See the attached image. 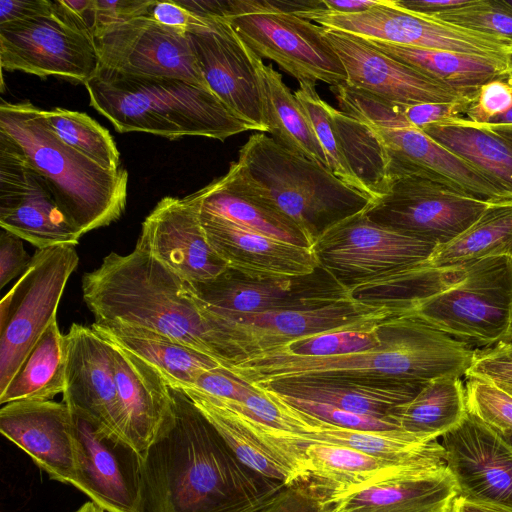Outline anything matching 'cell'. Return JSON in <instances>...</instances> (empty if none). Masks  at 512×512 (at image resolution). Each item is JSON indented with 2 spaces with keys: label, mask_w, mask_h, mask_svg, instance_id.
<instances>
[{
  "label": "cell",
  "mask_w": 512,
  "mask_h": 512,
  "mask_svg": "<svg viewBox=\"0 0 512 512\" xmlns=\"http://www.w3.org/2000/svg\"><path fill=\"white\" fill-rule=\"evenodd\" d=\"M174 419L143 455L142 512H250L286 484L244 465L180 389Z\"/></svg>",
  "instance_id": "cell-1"
},
{
  "label": "cell",
  "mask_w": 512,
  "mask_h": 512,
  "mask_svg": "<svg viewBox=\"0 0 512 512\" xmlns=\"http://www.w3.org/2000/svg\"><path fill=\"white\" fill-rule=\"evenodd\" d=\"M476 353L468 343L426 323L412 307L382 323V340L371 349L327 357L269 351L226 369L250 385L293 377L425 384L465 376Z\"/></svg>",
  "instance_id": "cell-2"
},
{
  "label": "cell",
  "mask_w": 512,
  "mask_h": 512,
  "mask_svg": "<svg viewBox=\"0 0 512 512\" xmlns=\"http://www.w3.org/2000/svg\"><path fill=\"white\" fill-rule=\"evenodd\" d=\"M81 283L94 322L143 327L219 363L217 315L200 301L192 283L143 249L135 246L126 255L109 253L96 269L83 275Z\"/></svg>",
  "instance_id": "cell-3"
},
{
  "label": "cell",
  "mask_w": 512,
  "mask_h": 512,
  "mask_svg": "<svg viewBox=\"0 0 512 512\" xmlns=\"http://www.w3.org/2000/svg\"><path fill=\"white\" fill-rule=\"evenodd\" d=\"M222 177L296 224L311 248L327 228L373 203L329 169L287 151L263 132L248 138Z\"/></svg>",
  "instance_id": "cell-4"
},
{
  "label": "cell",
  "mask_w": 512,
  "mask_h": 512,
  "mask_svg": "<svg viewBox=\"0 0 512 512\" xmlns=\"http://www.w3.org/2000/svg\"><path fill=\"white\" fill-rule=\"evenodd\" d=\"M90 105L120 133L169 139L201 136L220 141L257 130L208 88L167 77L123 74L100 67L85 84Z\"/></svg>",
  "instance_id": "cell-5"
},
{
  "label": "cell",
  "mask_w": 512,
  "mask_h": 512,
  "mask_svg": "<svg viewBox=\"0 0 512 512\" xmlns=\"http://www.w3.org/2000/svg\"><path fill=\"white\" fill-rule=\"evenodd\" d=\"M0 130L46 179L82 236L121 217L127 202V171L105 170L60 141L47 126L42 109L29 101H2Z\"/></svg>",
  "instance_id": "cell-6"
},
{
  "label": "cell",
  "mask_w": 512,
  "mask_h": 512,
  "mask_svg": "<svg viewBox=\"0 0 512 512\" xmlns=\"http://www.w3.org/2000/svg\"><path fill=\"white\" fill-rule=\"evenodd\" d=\"M331 92L342 112L365 122L376 133L387 152L392 181L420 176L481 200L511 199L464 159L410 125L401 107L345 84Z\"/></svg>",
  "instance_id": "cell-7"
},
{
  "label": "cell",
  "mask_w": 512,
  "mask_h": 512,
  "mask_svg": "<svg viewBox=\"0 0 512 512\" xmlns=\"http://www.w3.org/2000/svg\"><path fill=\"white\" fill-rule=\"evenodd\" d=\"M262 60L269 59L298 82L343 85L338 55L313 24L272 0H228L220 15Z\"/></svg>",
  "instance_id": "cell-8"
},
{
  "label": "cell",
  "mask_w": 512,
  "mask_h": 512,
  "mask_svg": "<svg viewBox=\"0 0 512 512\" xmlns=\"http://www.w3.org/2000/svg\"><path fill=\"white\" fill-rule=\"evenodd\" d=\"M413 312L463 342H507L512 327V258L491 257L465 265L462 276L421 300Z\"/></svg>",
  "instance_id": "cell-9"
},
{
  "label": "cell",
  "mask_w": 512,
  "mask_h": 512,
  "mask_svg": "<svg viewBox=\"0 0 512 512\" xmlns=\"http://www.w3.org/2000/svg\"><path fill=\"white\" fill-rule=\"evenodd\" d=\"M79 263L73 245L37 249L0 303V392L46 329L57 320L67 281Z\"/></svg>",
  "instance_id": "cell-10"
},
{
  "label": "cell",
  "mask_w": 512,
  "mask_h": 512,
  "mask_svg": "<svg viewBox=\"0 0 512 512\" xmlns=\"http://www.w3.org/2000/svg\"><path fill=\"white\" fill-rule=\"evenodd\" d=\"M0 63L3 70L84 84L100 68L92 33L62 1L43 14L1 24Z\"/></svg>",
  "instance_id": "cell-11"
},
{
  "label": "cell",
  "mask_w": 512,
  "mask_h": 512,
  "mask_svg": "<svg viewBox=\"0 0 512 512\" xmlns=\"http://www.w3.org/2000/svg\"><path fill=\"white\" fill-rule=\"evenodd\" d=\"M410 308L404 304H375L348 298L311 308L216 314L221 329L220 364L228 368L300 338L386 318Z\"/></svg>",
  "instance_id": "cell-12"
},
{
  "label": "cell",
  "mask_w": 512,
  "mask_h": 512,
  "mask_svg": "<svg viewBox=\"0 0 512 512\" xmlns=\"http://www.w3.org/2000/svg\"><path fill=\"white\" fill-rule=\"evenodd\" d=\"M435 248L370 220L364 211L327 228L312 246L319 266L349 294L375 280L425 263Z\"/></svg>",
  "instance_id": "cell-13"
},
{
  "label": "cell",
  "mask_w": 512,
  "mask_h": 512,
  "mask_svg": "<svg viewBox=\"0 0 512 512\" xmlns=\"http://www.w3.org/2000/svg\"><path fill=\"white\" fill-rule=\"evenodd\" d=\"M489 203L429 178L405 176L364 212L380 225L439 246L468 229Z\"/></svg>",
  "instance_id": "cell-14"
},
{
  "label": "cell",
  "mask_w": 512,
  "mask_h": 512,
  "mask_svg": "<svg viewBox=\"0 0 512 512\" xmlns=\"http://www.w3.org/2000/svg\"><path fill=\"white\" fill-rule=\"evenodd\" d=\"M69 408L77 463L75 488L105 512H142L143 456L89 414Z\"/></svg>",
  "instance_id": "cell-15"
},
{
  "label": "cell",
  "mask_w": 512,
  "mask_h": 512,
  "mask_svg": "<svg viewBox=\"0 0 512 512\" xmlns=\"http://www.w3.org/2000/svg\"><path fill=\"white\" fill-rule=\"evenodd\" d=\"M0 227L37 249L75 246L82 237L58 204L46 179L1 130Z\"/></svg>",
  "instance_id": "cell-16"
},
{
  "label": "cell",
  "mask_w": 512,
  "mask_h": 512,
  "mask_svg": "<svg viewBox=\"0 0 512 512\" xmlns=\"http://www.w3.org/2000/svg\"><path fill=\"white\" fill-rule=\"evenodd\" d=\"M93 39L100 67L128 75L182 79L208 88L187 34L147 16L99 28Z\"/></svg>",
  "instance_id": "cell-17"
},
{
  "label": "cell",
  "mask_w": 512,
  "mask_h": 512,
  "mask_svg": "<svg viewBox=\"0 0 512 512\" xmlns=\"http://www.w3.org/2000/svg\"><path fill=\"white\" fill-rule=\"evenodd\" d=\"M200 301L218 315L318 307L353 298L322 267L312 274L255 279L227 268L218 277L193 284Z\"/></svg>",
  "instance_id": "cell-18"
},
{
  "label": "cell",
  "mask_w": 512,
  "mask_h": 512,
  "mask_svg": "<svg viewBox=\"0 0 512 512\" xmlns=\"http://www.w3.org/2000/svg\"><path fill=\"white\" fill-rule=\"evenodd\" d=\"M347 75L346 85L399 107L422 103H473L457 91L380 51L370 41L323 27Z\"/></svg>",
  "instance_id": "cell-19"
},
{
  "label": "cell",
  "mask_w": 512,
  "mask_h": 512,
  "mask_svg": "<svg viewBox=\"0 0 512 512\" xmlns=\"http://www.w3.org/2000/svg\"><path fill=\"white\" fill-rule=\"evenodd\" d=\"M204 24L187 33L209 88L237 117L267 132L262 95L249 48L221 16L200 15Z\"/></svg>",
  "instance_id": "cell-20"
},
{
  "label": "cell",
  "mask_w": 512,
  "mask_h": 512,
  "mask_svg": "<svg viewBox=\"0 0 512 512\" xmlns=\"http://www.w3.org/2000/svg\"><path fill=\"white\" fill-rule=\"evenodd\" d=\"M135 246L192 284L212 280L228 268L209 244L190 194L162 198L143 221Z\"/></svg>",
  "instance_id": "cell-21"
},
{
  "label": "cell",
  "mask_w": 512,
  "mask_h": 512,
  "mask_svg": "<svg viewBox=\"0 0 512 512\" xmlns=\"http://www.w3.org/2000/svg\"><path fill=\"white\" fill-rule=\"evenodd\" d=\"M441 444L458 496L512 508V448L500 434L467 411Z\"/></svg>",
  "instance_id": "cell-22"
},
{
  "label": "cell",
  "mask_w": 512,
  "mask_h": 512,
  "mask_svg": "<svg viewBox=\"0 0 512 512\" xmlns=\"http://www.w3.org/2000/svg\"><path fill=\"white\" fill-rule=\"evenodd\" d=\"M0 431L52 480L75 487L74 427L71 410L64 401L6 403L0 409Z\"/></svg>",
  "instance_id": "cell-23"
},
{
  "label": "cell",
  "mask_w": 512,
  "mask_h": 512,
  "mask_svg": "<svg viewBox=\"0 0 512 512\" xmlns=\"http://www.w3.org/2000/svg\"><path fill=\"white\" fill-rule=\"evenodd\" d=\"M66 343V386L62 401L124 438L110 342L91 326L73 323L66 334Z\"/></svg>",
  "instance_id": "cell-24"
},
{
  "label": "cell",
  "mask_w": 512,
  "mask_h": 512,
  "mask_svg": "<svg viewBox=\"0 0 512 512\" xmlns=\"http://www.w3.org/2000/svg\"><path fill=\"white\" fill-rule=\"evenodd\" d=\"M206 238L231 268L255 279L288 278L312 274L319 267L314 250L241 227L200 211Z\"/></svg>",
  "instance_id": "cell-25"
},
{
  "label": "cell",
  "mask_w": 512,
  "mask_h": 512,
  "mask_svg": "<svg viewBox=\"0 0 512 512\" xmlns=\"http://www.w3.org/2000/svg\"><path fill=\"white\" fill-rule=\"evenodd\" d=\"M109 342L122 416V434L143 456L174 419L170 386L151 365Z\"/></svg>",
  "instance_id": "cell-26"
},
{
  "label": "cell",
  "mask_w": 512,
  "mask_h": 512,
  "mask_svg": "<svg viewBox=\"0 0 512 512\" xmlns=\"http://www.w3.org/2000/svg\"><path fill=\"white\" fill-rule=\"evenodd\" d=\"M458 496L448 469L394 476L320 497L323 512H448Z\"/></svg>",
  "instance_id": "cell-27"
},
{
  "label": "cell",
  "mask_w": 512,
  "mask_h": 512,
  "mask_svg": "<svg viewBox=\"0 0 512 512\" xmlns=\"http://www.w3.org/2000/svg\"><path fill=\"white\" fill-rule=\"evenodd\" d=\"M423 385L293 377L252 386L280 396L326 403L354 413L392 420L394 410L415 397Z\"/></svg>",
  "instance_id": "cell-28"
},
{
  "label": "cell",
  "mask_w": 512,
  "mask_h": 512,
  "mask_svg": "<svg viewBox=\"0 0 512 512\" xmlns=\"http://www.w3.org/2000/svg\"><path fill=\"white\" fill-rule=\"evenodd\" d=\"M284 404L291 422L290 432L307 439L345 446L395 461L447 466L444 448L437 440L424 441L402 430L344 428L311 416L285 401Z\"/></svg>",
  "instance_id": "cell-29"
},
{
  "label": "cell",
  "mask_w": 512,
  "mask_h": 512,
  "mask_svg": "<svg viewBox=\"0 0 512 512\" xmlns=\"http://www.w3.org/2000/svg\"><path fill=\"white\" fill-rule=\"evenodd\" d=\"M91 327L151 365L172 388H190L202 373L222 367L210 356L143 327L96 322Z\"/></svg>",
  "instance_id": "cell-30"
},
{
  "label": "cell",
  "mask_w": 512,
  "mask_h": 512,
  "mask_svg": "<svg viewBox=\"0 0 512 512\" xmlns=\"http://www.w3.org/2000/svg\"><path fill=\"white\" fill-rule=\"evenodd\" d=\"M249 53L257 71L263 116L270 137L287 151L329 169L308 116L282 75L272 65L264 64L250 48Z\"/></svg>",
  "instance_id": "cell-31"
},
{
  "label": "cell",
  "mask_w": 512,
  "mask_h": 512,
  "mask_svg": "<svg viewBox=\"0 0 512 512\" xmlns=\"http://www.w3.org/2000/svg\"><path fill=\"white\" fill-rule=\"evenodd\" d=\"M422 131L512 198V135L491 130L464 117L429 125Z\"/></svg>",
  "instance_id": "cell-32"
},
{
  "label": "cell",
  "mask_w": 512,
  "mask_h": 512,
  "mask_svg": "<svg viewBox=\"0 0 512 512\" xmlns=\"http://www.w3.org/2000/svg\"><path fill=\"white\" fill-rule=\"evenodd\" d=\"M466 414L461 377L443 376L425 383L415 397L394 410L391 419L400 430L430 442L457 426Z\"/></svg>",
  "instance_id": "cell-33"
},
{
  "label": "cell",
  "mask_w": 512,
  "mask_h": 512,
  "mask_svg": "<svg viewBox=\"0 0 512 512\" xmlns=\"http://www.w3.org/2000/svg\"><path fill=\"white\" fill-rule=\"evenodd\" d=\"M500 256L512 258V198L490 201L468 229L436 246L426 264L449 268Z\"/></svg>",
  "instance_id": "cell-34"
},
{
  "label": "cell",
  "mask_w": 512,
  "mask_h": 512,
  "mask_svg": "<svg viewBox=\"0 0 512 512\" xmlns=\"http://www.w3.org/2000/svg\"><path fill=\"white\" fill-rule=\"evenodd\" d=\"M380 51L457 91L477 96L484 84L510 77L478 56L370 41Z\"/></svg>",
  "instance_id": "cell-35"
},
{
  "label": "cell",
  "mask_w": 512,
  "mask_h": 512,
  "mask_svg": "<svg viewBox=\"0 0 512 512\" xmlns=\"http://www.w3.org/2000/svg\"><path fill=\"white\" fill-rule=\"evenodd\" d=\"M182 391L194 402L244 465L266 478L286 485L299 483L296 471L267 448L243 423L235 410L194 389Z\"/></svg>",
  "instance_id": "cell-36"
},
{
  "label": "cell",
  "mask_w": 512,
  "mask_h": 512,
  "mask_svg": "<svg viewBox=\"0 0 512 512\" xmlns=\"http://www.w3.org/2000/svg\"><path fill=\"white\" fill-rule=\"evenodd\" d=\"M67 343L55 320L34 345L6 388L0 404L52 400L66 386Z\"/></svg>",
  "instance_id": "cell-37"
},
{
  "label": "cell",
  "mask_w": 512,
  "mask_h": 512,
  "mask_svg": "<svg viewBox=\"0 0 512 512\" xmlns=\"http://www.w3.org/2000/svg\"><path fill=\"white\" fill-rule=\"evenodd\" d=\"M190 196L203 213L222 217L272 238L310 247L296 224L235 190L223 177L215 179Z\"/></svg>",
  "instance_id": "cell-38"
},
{
  "label": "cell",
  "mask_w": 512,
  "mask_h": 512,
  "mask_svg": "<svg viewBox=\"0 0 512 512\" xmlns=\"http://www.w3.org/2000/svg\"><path fill=\"white\" fill-rule=\"evenodd\" d=\"M330 112L350 170L372 202L377 201L389 191L393 182L383 144L365 122L332 106Z\"/></svg>",
  "instance_id": "cell-39"
},
{
  "label": "cell",
  "mask_w": 512,
  "mask_h": 512,
  "mask_svg": "<svg viewBox=\"0 0 512 512\" xmlns=\"http://www.w3.org/2000/svg\"><path fill=\"white\" fill-rule=\"evenodd\" d=\"M42 114L51 132L63 143L108 171L121 169L120 152L109 131L89 115L56 107Z\"/></svg>",
  "instance_id": "cell-40"
},
{
  "label": "cell",
  "mask_w": 512,
  "mask_h": 512,
  "mask_svg": "<svg viewBox=\"0 0 512 512\" xmlns=\"http://www.w3.org/2000/svg\"><path fill=\"white\" fill-rule=\"evenodd\" d=\"M387 318L372 319L300 338L272 351L305 357H327L365 351L380 344L382 323Z\"/></svg>",
  "instance_id": "cell-41"
},
{
  "label": "cell",
  "mask_w": 512,
  "mask_h": 512,
  "mask_svg": "<svg viewBox=\"0 0 512 512\" xmlns=\"http://www.w3.org/2000/svg\"><path fill=\"white\" fill-rule=\"evenodd\" d=\"M315 85L310 82H299V88L294 94L304 108L326 155L329 170L345 184L369 197L364 186L350 170L343 154L330 112L331 105L319 97Z\"/></svg>",
  "instance_id": "cell-42"
},
{
  "label": "cell",
  "mask_w": 512,
  "mask_h": 512,
  "mask_svg": "<svg viewBox=\"0 0 512 512\" xmlns=\"http://www.w3.org/2000/svg\"><path fill=\"white\" fill-rule=\"evenodd\" d=\"M428 17L512 41V10L502 0H470L461 7Z\"/></svg>",
  "instance_id": "cell-43"
},
{
  "label": "cell",
  "mask_w": 512,
  "mask_h": 512,
  "mask_svg": "<svg viewBox=\"0 0 512 512\" xmlns=\"http://www.w3.org/2000/svg\"><path fill=\"white\" fill-rule=\"evenodd\" d=\"M467 411L500 435L512 433V396L492 382L467 377Z\"/></svg>",
  "instance_id": "cell-44"
},
{
  "label": "cell",
  "mask_w": 512,
  "mask_h": 512,
  "mask_svg": "<svg viewBox=\"0 0 512 512\" xmlns=\"http://www.w3.org/2000/svg\"><path fill=\"white\" fill-rule=\"evenodd\" d=\"M276 395L297 409L340 427L372 431L400 430L396 423L389 419L354 413L326 403Z\"/></svg>",
  "instance_id": "cell-45"
},
{
  "label": "cell",
  "mask_w": 512,
  "mask_h": 512,
  "mask_svg": "<svg viewBox=\"0 0 512 512\" xmlns=\"http://www.w3.org/2000/svg\"><path fill=\"white\" fill-rule=\"evenodd\" d=\"M465 376L492 382L512 396V341L477 351Z\"/></svg>",
  "instance_id": "cell-46"
},
{
  "label": "cell",
  "mask_w": 512,
  "mask_h": 512,
  "mask_svg": "<svg viewBox=\"0 0 512 512\" xmlns=\"http://www.w3.org/2000/svg\"><path fill=\"white\" fill-rule=\"evenodd\" d=\"M512 109V85L509 77L488 82L479 89L466 118L476 124L489 123Z\"/></svg>",
  "instance_id": "cell-47"
},
{
  "label": "cell",
  "mask_w": 512,
  "mask_h": 512,
  "mask_svg": "<svg viewBox=\"0 0 512 512\" xmlns=\"http://www.w3.org/2000/svg\"><path fill=\"white\" fill-rule=\"evenodd\" d=\"M185 389L236 402H243L256 391L254 386L234 376L224 367L202 373L192 387Z\"/></svg>",
  "instance_id": "cell-48"
},
{
  "label": "cell",
  "mask_w": 512,
  "mask_h": 512,
  "mask_svg": "<svg viewBox=\"0 0 512 512\" xmlns=\"http://www.w3.org/2000/svg\"><path fill=\"white\" fill-rule=\"evenodd\" d=\"M250 512H323L321 499L305 484L285 485Z\"/></svg>",
  "instance_id": "cell-49"
},
{
  "label": "cell",
  "mask_w": 512,
  "mask_h": 512,
  "mask_svg": "<svg viewBox=\"0 0 512 512\" xmlns=\"http://www.w3.org/2000/svg\"><path fill=\"white\" fill-rule=\"evenodd\" d=\"M168 29L187 34L204 24V17L194 14L178 1H151L146 15Z\"/></svg>",
  "instance_id": "cell-50"
},
{
  "label": "cell",
  "mask_w": 512,
  "mask_h": 512,
  "mask_svg": "<svg viewBox=\"0 0 512 512\" xmlns=\"http://www.w3.org/2000/svg\"><path fill=\"white\" fill-rule=\"evenodd\" d=\"M471 104L470 102L422 103L401 107V109L407 122L422 130L432 124L444 123L462 117Z\"/></svg>",
  "instance_id": "cell-51"
},
{
  "label": "cell",
  "mask_w": 512,
  "mask_h": 512,
  "mask_svg": "<svg viewBox=\"0 0 512 512\" xmlns=\"http://www.w3.org/2000/svg\"><path fill=\"white\" fill-rule=\"evenodd\" d=\"M32 260L18 236L1 229L0 232V288L22 275Z\"/></svg>",
  "instance_id": "cell-52"
},
{
  "label": "cell",
  "mask_w": 512,
  "mask_h": 512,
  "mask_svg": "<svg viewBox=\"0 0 512 512\" xmlns=\"http://www.w3.org/2000/svg\"><path fill=\"white\" fill-rule=\"evenodd\" d=\"M149 3L150 0H94V31L133 17L145 16Z\"/></svg>",
  "instance_id": "cell-53"
},
{
  "label": "cell",
  "mask_w": 512,
  "mask_h": 512,
  "mask_svg": "<svg viewBox=\"0 0 512 512\" xmlns=\"http://www.w3.org/2000/svg\"><path fill=\"white\" fill-rule=\"evenodd\" d=\"M52 5V0H0V25L43 14Z\"/></svg>",
  "instance_id": "cell-54"
},
{
  "label": "cell",
  "mask_w": 512,
  "mask_h": 512,
  "mask_svg": "<svg viewBox=\"0 0 512 512\" xmlns=\"http://www.w3.org/2000/svg\"><path fill=\"white\" fill-rule=\"evenodd\" d=\"M469 1L470 0H394L395 4L400 8L424 16L458 8L467 4Z\"/></svg>",
  "instance_id": "cell-55"
},
{
  "label": "cell",
  "mask_w": 512,
  "mask_h": 512,
  "mask_svg": "<svg viewBox=\"0 0 512 512\" xmlns=\"http://www.w3.org/2000/svg\"><path fill=\"white\" fill-rule=\"evenodd\" d=\"M379 0H321L324 9L342 14H354L368 10Z\"/></svg>",
  "instance_id": "cell-56"
},
{
  "label": "cell",
  "mask_w": 512,
  "mask_h": 512,
  "mask_svg": "<svg viewBox=\"0 0 512 512\" xmlns=\"http://www.w3.org/2000/svg\"><path fill=\"white\" fill-rule=\"evenodd\" d=\"M452 512H512V508L457 496L452 504Z\"/></svg>",
  "instance_id": "cell-57"
},
{
  "label": "cell",
  "mask_w": 512,
  "mask_h": 512,
  "mask_svg": "<svg viewBox=\"0 0 512 512\" xmlns=\"http://www.w3.org/2000/svg\"><path fill=\"white\" fill-rule=\"evenodd\" d=\"M481 125L497 132L512 135V109L506 114L493 119L489 123Z\"/></svg>",
  "instance_id": "cell-58"
},
{
  "label": "cell",
  "mask_w": 512,
  "mask_h": 512,
  "mask_svg": "<svg viewBox=\"0 0 512 512\" xmlns=\"http://www.w3.org/2000/svg\"><path fill=\"white\" fill-rule=\"evenodd\" d=\"M73 512H105L103 509L98 507L95 503L92 501L85 502L81 507H79L77 510Z\"/></svg>",
  "instance_id": "cell-59"
},
{
  "label": "cell",
  "mask_w": 512,
  "mask_h": 512,
  "mask_svg": "<svg viewBox=\"0 0 512 512\" xmlns=\"http://www.w3.org/2000/svg\"><path fill=\"white\" fill-rule=\"evenodd\" d=\"M503 439L511 446L512 448V433L501 435Z\"/></svg>",
  "instance_id": "cell-60"
},
{
  "label": "cell",
  "mask_w": 512,
  "mask_h": 512,
  "mask_svg": "<svg viewBox=\"0 0 512 512\" xmlns=\"http://www.w3.org/2000/svg\"><path fill=\"white\" fill-rule=\"evenodd\" d=\"M503 4L512 10V0H502Z\"/></svg>",
  "instance_id": "cell-61"
},
{
  "label": "cell",
  "mask_w": 512,
  "mask_h": 512,
  "mask_svg": "<svg viewBox=\"0 0 512 512\" xmlns=\"http://www.w3.org/2000/svg\"><path fill=\"white\" fill-rule=\"evenodd\" d=\"M509 341H512V327H511L510 337H509V340L507 342H509Z\"/></svg>",
  "instance_id": "cell-62"
},
{
  "label": "cell",
  "mask_w": 512,
  "mask_h": 512,
  "mask_svg": "<svg viewBox=\"0 0 512 512\" xmlns=\"http://www.w3.org/2000/svg\"><path fill=\"white\" fill-rule=\"evenodd\" d=\"M509 81H510V83L512 85V75L509 77Z\"/></svg>",
  "instance_id": "cell-63"
},
{
  "label": "cell",
  "mask_w": 512,
  "mask_h": 512,
  "mask_svg": "<svg viewBox=\"0 0 512 512\" xmlns=\"http://www.w3.org/2000/svg\"><path fill=\"white\" fill-rule=\"evenodd\" d=\"M448 512H452V507H451V509Z\"/></svg>",
  "instance_id": "cell-64"
}]
</instances>
